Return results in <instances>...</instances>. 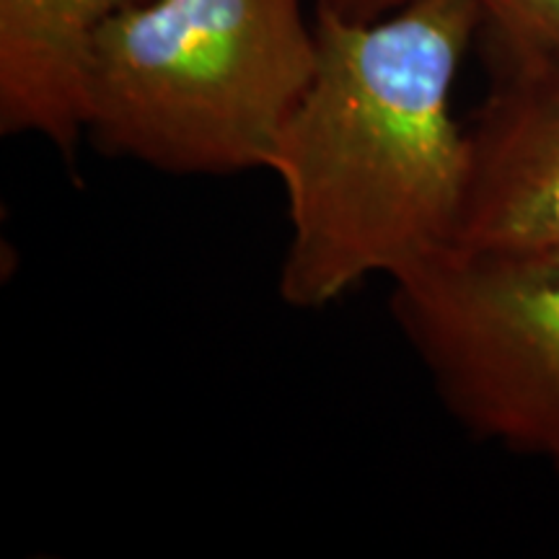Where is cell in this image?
Returning <instances> with one entry per match:
<instances>
[{
	"label": "cell",
	"instance_id": "cell-1",
	"mask_svg": "<svg viewBox=\"0 0 559 559\" xmlns=\"http://www.w3.org/2000/svg\"><path fill=\"white\" fill-rule=\"evenodd\" d=\"M317 68L270 169L288 205L280 296L298 311L391 285L456 249L472 135L453 83L481 11L407 0L373 21L317 5Z\"/></svg>",
	"mask_w": 559,
	"mask_h": 559
},
{
	"label": "cell",
	"instance_id": "cell-2",
	"mask_svg": "<svg viewBox=\"0 0 559 559\" xmlns=\"http://www.w3.org/2000/svg\"><path fill=\"white\" fill-rule=\"evenodd\" d=\"M313 68L304 0H135L88 50L83 135L174 177L267 171Z\"/></svg>",
	"mask_w": 559,
	"mask_h": 559
},
{
	"label": "cell",
	"instance_id": "cell-3",
	"mask_svg": "<svg viewBox=\"0 0 559 559\" xmlns=\"http://www.w3.org/2000/svg\"><path fill=\"white\" fill-rule=\"evenodd\" d=\"M391 288L396 326L445 409L559 469V247L453 249Z\"/></svg>",
	"mask_w": 559,
	"mask_h": 559
},
{
	"label": "cell",
	"instance_id": "cell-4",
	"mask_svg": "<svg viewBox=\"0 0 559 559\" xmlns=\"http://www.w3.org/2000/svg\"><path fill=\"white\" fill-rule=\"evenodd\" d=\"M508 55V75L472 135L456 249L559 247V62Z\"/></svg>",
	"mask_w": 559,
	"mask_h": 559
},
{
	"label": "cell",
	"instance_id": "cell-5",
	"mask_svg": "<svg viewBox=\"0 0 559 559\" xmlns=\"http://www.w3.org/2000/svg\"><path fill=\"white\" fill-rule=\"evenodd\" d=\"M135 0H0V132L62 156L83 138V70L96 34Z\"/></svg>",
	"mask_w": 559,
	"mask_h": 559
},
{
	"label": "cell",
	"instance_id": "cell-6",
	"mask_svg": "<svg viewBox=\"0 0 559 559\" xmlns=\"http://www.w3.org/2000/svg\"><path fill=\"white\" fill-rule=\"evenodd\" d=\"M510 52L559 62V0H474Z\"/></svg>",
	"mask_w": 559,
	"mask_h": 559
},
{
	"label": "cell",
	"instance_id": "cell-7",
	"mask_svg": "<svg viewBox=\"0 0 559 559\" xmlns=\"http://www.w3.org/2000/svg\"><path fill=\"white\" fill-rule=\"evenodd\" d=\"M404 3H407V0H317V5H321V9H330L334 13H340V16L355 21L381 19Z\"/></svg>",
	"mask_w": 559,
	"mask_h": 559
}]
</instances>
